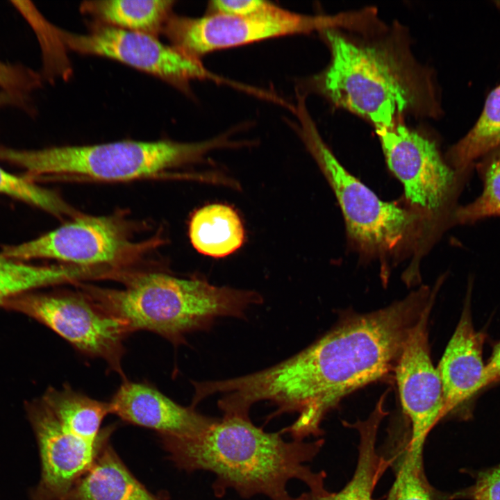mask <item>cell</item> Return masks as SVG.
I'll list each match as a JSON object with an SVG mask.
<instances>
[{
	"label": "cell",
	"instance_id": "cell-21",
	"mask_svg": "<svg viewBox=\"0 0 500 500\" xmlns=\"http://www.w3.org/2000/svg\"><path fill=\"white\" fill-rule=\"evenodd\" d=\"M65 431L89 442H95L103 419L111 413L109 402L92 399L69 385L49 388L40 398Z\"/></svg>",
	"mask_w": 500,
	"mask_h": 500
},
{
	"label": "cell",
	"instance_id": "cell-23",
	"mask_svg": "<svg viewBox=\"0 0 500 500\" xmlns=\"http://www.w3.org/2000/svg\"><path fill=\"white\" fill-rule=\"evenodd\" d=\"M474 169L481 181L482 192L472 202L458 207L454 224L473 225L500 217V147L477 160Z\"/></svg>",
	"mask_w": 500,
	"mask_h": 500
},
{
	"label": "cell",
	"instance_id": "cell-26",
	"mask_svg": "<svg viewBox=\"0 0 500 500\" xmlns=\"http://www.w3.org/2000/svg\"><path fill=\"white\" fill-rule=\"evenodd\" d=\"M469 472L474 483L449 494V500H500V463L492 467Z\"/></svg>",
	"mask_w": 500,
	"mask_h": 500
},
{
	"label": "cell",
	"instance_id": "cell-29",
	"mask_svg": "<svg viewBox=\"0 0 500 500\" xmlns=\"http://www.w3.org/2000/svg\"><path fill=\"white\" fill-rule=\"evenodd\" d=\"M486 386L500 381V341L495 345L485 364Z\"/></svg>",
	"mask_w": 500,
	"mask_h": 500
},
{
	"label": "cell",
	"instance_id": "cell-1",
	"mask_svg": "<svg viewBox=\"0 0 500 500\" xmlns=\"http://www.w3.org/2000/svg\"><path fill=\"white\" fill-rule=\"evenodd\" d=\"M435 295L422 286L378 310L344 317L306 349L252 373V399L276 406L272 417L297 413L285 428L292 439L319 435L323 418L343 397L394 370L410 331Z\"/></svg>",
	"mask_w": 500,
	"mask_h": 500
},
{
	"label": "cell",
	"instance_id": "cell-8",
	"mask_svg": "<svg viewBox=\"0 0 500 500\" xmlns=\"http://www.w3.org/2000/svg\"><path fill=\"white\" fill-rule=\"evenodd\" d=\"M347 13L335 16L307 15L277 5L264 12L244 16L207 13L199 17L173 13L162 34L176 47L193 58L230 47L314 31L347 27Z\"/></svg>",
	"mask_w": 500,
	"mask_h": 500
},
{
	"label": "cell",
	"instance_id": "cell-27",
	"mask_svg": "<svg viewBox=\"0 0 500 500\" xmlns=\"http://www.w3.org/2000/svg\"><path fill=\"white\" fill-rule=\"evenodd\" d=\"M38 83L39 77L34 72L0 61V88L3 90L19 94Z\"/></svg>",
	"mask_w": 500,
	"mask_h": 500
},
{
	"label": "cell",
	"instance_id": "cell-3",
	"mask_svg": "<svg viewBox=\"0 0 500 500\" xmlns=\"http://www.w3.org/2000/svg\"><path fill=\"white\" fill-rule=\"evenodd\" d=\"M322 33L331 60L310 85L334 106L365 118L376 131L390 128L403 114L440 115L433 74L415 60L405 40L394 33L354 39L337 28Z\"/></svg>",
	"mask_w": 500,
	"mask_h": 500
},
{
	"label": "cell",
	"instance_id": "cell-18",
	"mask_svg": "<svg viewBox=\"0 0 500 500\" xmlns=\"http://www.w3.org/2000/svg\"><path fill=\"white\" fill-rule=\"evenodd\" d=\"M172 0H93L83 1L81 12L95 22L158 37L173 14Z\"/></svg>",
	"mask_w": 500,
	"mask_h": 500
},
{
	"label": "cell",
	"instance_id": "cell-14",
	"mask_svg": "<svg viewBox=\"0 0 500 500\" xmlns=\"http://www.w3.org/2000/svg\"><path fill=\"white\" fill-rule=\"evenodd\" d=\"M111 413L123 422L153 430L159 435L193 437L217 419L204 415L193 406H181L147 382L126 378L109 401Z\"/></svg>",
	"mask_w": 500,
	"mask_h": 500
},
{
	"label": "cell",
	"instance_id": "cell-19",
	"mask_svg": "<svg viewBox=\"0 0 500 500\" xmlns=\"http://www.w3.org/2000/svg\"><path fill=\"white\" fill-rule=\"evenodd\" d=\"M98 269L74 265L40 266L28 264L0 253V306L8 300L33 290L57 284L80 283L97 279Z\"/></svg>",
	"mask_w": 500,
	"mask_h": 500
},
{
	"label": "cell",
	"instance_id": "cell-22",
	"mask_svg": "<svg viewBox=\"0 0 500 500\" xmlns=\"http://www.w3.org/2000/svg\"><path fill=\"white\" fill-rule=\"evenodd\" d=\"M500 147V83L488 94L472 127L447 151L445 159L455 169L473 171L474 163Z\"/></svg>",
	"mask_w": 500,
	"mask_h": 500
},
{
	"label": "cell",
	"instance_id": "cell-5",
	"mask_svg": "<svg viewBox=\"0 0 500 500\" xmlns=\"http://www.w3.org/2000/svg\"><path fill=\"white\" fill-rule=\"evenodd\" d=\"M225 146L222 136L199 142L123 140L40 149L0 147V160L33 176L56 175L83 180L126 181L155 177L195 162Z\"/></svg>",
	"mask_w": 500,
	"mask_h": 500
},
{
	"label": "cell",
	"instance_id": "cell-13",
	"mask_svg": "<svg viewBox=\"0 0 500 500\" xmlns=\"http://www.w3.org/2000/svg\"><path fill=\"white\" fill-rule=\"evenodd\" d=\"M435 299L410 331L394 368L403 412L411 425L409 442L424 444L435 424L444 417L442 386L431 360L428 319Z\"/></svg>",
	"mask_w": 500,
	"mask_h": 500
},
{
	"label": "cell",
	"instance_id": "cell-11",
	"mask_svg": "<svg viewBox=\"0 0 500 500\" xmlns=\"http://www.w3.org/2000/svg\"><path fill=\"white\" fill-rule=\"evenodd\" d=\"M57 33L67 49L85 55L109 58L162 79L190 93L193 81L218 79L200 59L193 58L158 37L91 22L86 33L60 29Z\"/></svg>",
	"mask_w": 500,
	"mask_h": 500
},
{
	"label": "cell",
	"instance_id": "cell-20",
	"mask_svg": "<svg viewBox=\"0 0 500 500\" xmlns=\"http://www.w3.org/2000/svg\"><path fill=\"white\" fill-rule=\"evenodd\" d=\"M189 235L198 252L222 258L242 246L244 231L241 219L233 208L215 203L203 206L194 213L190 222Z\"/></svg>",
	"mask_w": 500,
	"mask_h": 500
},
{
	"label": "cell",
	"instance_id": "cell-16",
	"mask_svg": "<svg viewBox=\"0 0 500 500\" xmlns=\"http://www.w3.org/2000/svg\"><path fill=\"white\" fill-rule=\"evenodd\" d=\"M65 500H160L130 472L108 442Z\"/></svg>",
	"mask_w": 500,
	"mask_h": 500
},
{
	"label": "cell",
	"instance_id": "cell-7",
	"mask_svg": "<svg viewBox=\"0 0 500 500\" xmlns=\"http://www.w3.org/2000/svg\"><path fill=\"white\" fill-rule=\"evenodd\" d=\"M376 132L388 167L412 206L440 226L454 224L457 199L474 171L453 168L434 140L400 121Z\"/></svg>",
	"mask_w": 500,
	"mask_h": 500
},
{
	"label": "cell",
	"instance_id": "cell-12",
	"mask_svg": "<svg viewBox=\"0 0 500 500\" xmlns=\"http://www.w3.org/2000/svg\"><path fill=\"white\" fill-rule=\"evenodd\" d=\"M38 446L40 476L29 490V500H65L77 481L92 467L116 428L101 429L95 442L74 436L63 429L41 399L26 406Z\"/></svg>",
	"mask_w": 500,
	"mask_h": 500
},
{
	"label": "cell",
	"instance_id": "cell-6",
	"mask_svg": "<svg viewBox=\"0 0 500 500\" xmlns=\"http://www.w3.org/2000/svg\"><path fill=\"white\" fill-rule=\"evenodd\" d=\"M292 123L331 186L349 238L367 255L385 256L410 245L418 236L422 212L380 199L349 172L319 135L306 109Z\"/></svg>",
	"mask_w": 500,
	"mask_h": 500
},
{
	"label": "cell",
	"instance_id": "cell-30",
	"mask_svg": "<svg viewBox=\"0 0 500 500\" xmlns=\"http://www.w3.org/2000/svg\"><path fill=\"white\" fill-rule=\"evenodd\" d=\"M17 96V94L5 90L0 91V106L15 103L19 99Z\"/></svg>",
	"mask_w": 500,
	"mask_h": 500
},
{
	"label": "cell",
	"instance_id": "cell-15",
	"mask_svg": "<svg viewBox=\"0 0 500 500\" xmlns=\"http://www.w3.org/2000/svg\"><path fill=\"white\" fill-rule=\"evenodd\" d=\"M469 297L437 367L443 392L444 417L487 387L483 335L473 325Z\"/></svg>",
	"mask_w": 500,
	"mask_h": 500
},
{
	"label": "cell",
	"instance_id": "cell-28",
	"mask_svg": "<svg viewBox=\"0 0 500 500\" xmlns=\"http://www.w3.org/2000/svg\"><path fill=\"white\" fill-rule=\"evenodd\" d=\"M274 6L270 1L262 0H216L209 2L207 13L244 16L264 12Z\"/></svg>",
	"mask_w": 500,
	"mask_h": 500
},
{
	"label": "cell",
	"instance_id": "cell-9",
	"mask_svg": "<svg viewBox=\"0 0 500 500\" xmlns=\"http://www.w3.org/2000/svg\"><path fill=\"white\" fill-rule=\"evenodd\" d=\"M3 307L23 313L53 330L84 356L103 360L126 378L124 342L131 333L125 322L101 308L83 292H27Z\"/></svg>",
	"mask_w": 500,
	"mask_h": 500
},
{
	"label": "cell",
	"instance_id": "cell-4",
	"mask_svg": "<svg viewBox=\"0 0 500 500\" xmlns=\"http://www.w3.org/2000/svg\"><path fill=\"white\" fill-rule=\"evenodd\" d=\"M121 282V289L78 285L104 311L125 322L131 333L148 331L175 346L183 344L188 333L210 328L218 318H245L251 306L263 301L253 290L164 272H129Z\"/></svg>",
	"mask_w": 500,
	"mask_h": 500
},
{
	"label": "cell",
	"instance_id": "cell-25",
	"mask_svg": "<svg viewBox=\"0 0 500 500\" xmlns=\"http://www.w3.org/2000/svg\"><path fill=\"white\" fill-rule=\"evenodd\" d=\"M0 194L61 216L72 213L71 208L54 192L32 181L12 174L0 167Z\"/></svg>",
	"mask_w": 500,
	"mask_h": 500
},
{
	"label": "cell",
	"instance_id": "cell-17",
	"mask_svg": "<svg viewBox=\"0 0 500 500\" xmlns=\"http://www.w3.org/2000/svg\"><path fill=\"white\" fill-rule=\"evenodd\" d=\"M387 414L384 401L379 400L367 419L349 424L359 435L358 456L352 478L338 492L326 490L314 494L307 492L303 493L304 500H374L375 486L388 462L379 456L376 447L378 430Z\"/></svg>",
	"mask_w": 500,
	"mask_h": 500
},
{
	"label": "cell",
	"instance_id": "cell-24",
	"mask_svg": "<svg viewBox=\"0 0 500 500\" xmlns=\"http://www.w3.org/2000/svg\"><path fill=\"white\" fill-rule=\"evenodd\" d=\"M424 445L408 443L399 462L389 500H449L428 483L423 465Z\"/></svg>",
	"mask_w": 500,
	"mask_h": 500
},
{
	"label": "cell",
	"instance_id": "cell-2",
	"mask_svg": "<svg viewBox=\"0 0 500 500\" xmlns=\"http://www.w3.org/2000/svg\"><path fill=\"white\" fill-rule=\"evenodd\" d=\"M282 435L265 431L250 418L223 416L197 435L160 438L178 468L214 474L212 489L219 497L233 489L247 499L262 494L270 500H304L303 494L294 497L288 492V483L294 479L312 494L326 492L324 472L306 465L317 455L323 440L287 441Z\"/></svg>",
	"mask_w": 500,
	"mask_h": 500
},
{
	"label": "cell",
	"instance_id": "cell-10",
	"mask_svg": "<svg viewBox=\"0 0 500 500\" xmlns=\"http://www.w3.org/2000/svg\"><path fill=\"white\" fill-rule=\"evenodd\" d=\"M151 244L134 242L118 217L78 215L37 238L5 247L1 254L20 260L51 258L69 265L122 269Z\"/></svg>",
	"mask_w": 500,
	"mask_h": 500
}]
</instances>
